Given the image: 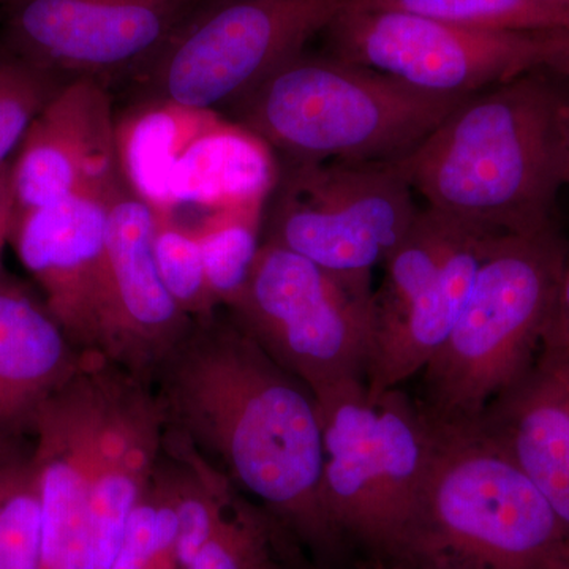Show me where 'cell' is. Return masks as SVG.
<instances>
[{"instance_id": "30bf717a", "label": "cell", "mask_w": 569, "mask_h": 569, "mask_svg": "<svg viewBox=\"0 0 569 569\" xmlns=\"http://www.w3.org/2000/svg\"><path fill=\"white\" fill-rule=\"evenodd\" d=\"M347 0H209L144 71L151 100L236 104L325 31Z\"/></svg>"}, {"instance_id": "603a6c76", "label": "cell", "mask_w": 569, "mask_h": 569, "mask_svg": "<svg viewBox=\"0 0 569 569\" xmlns=\"http://www.w3.org/2000/svg\"><path fill=\"white\" fill-rule=\"evenodd\" d=\"M347 6L407 11L477 31H569V3L561 0H351Z\"/></svg>"}, {"instance_id": "83f0119b", "label": "cell", "mask_w": 569, "mask_h": 569, "mask_svg": "<svg viewBox=\"0 0 569 569\" xmlns=\"http://www.w3.org/2000/svg\"><path fill=\"white\" fill-rule=\"evenodd\" d=\"M13 211V183H11V163L9 162L0 167V254H2L3 244L9 241Z\"/></svg>"}, {"instance_id": "e0dca14e", "label": "cell", "mask_w": 569, "mask_h": 569, "mask_svg": "<svg viewBox=\"0 0 569 569\" xmlns=\"http://www.w3.org/2000/svg\"><path fill=\"white\" fill-rule=\"evenodd\" d=\"M475 427L529 478L569 538V369L538 355Z\"/></svg>"}, {"instance_id": "3957f363", "label": "cell", "mask_w": 569, "mask_h": 569, "mask_svg": "<svg viewBox=\"0 0 569 569\" xmlns=\"http://www.w3.org/2000/svg\"><path fill=\"white\" fill-rule=\"evenodd\" d=\"M538 71L468 97L413 151L389 162L427 209L490 234L556 227L565 89Z\"/></svg>"}, {"instance_id": "5bb4252c", "label": "cell", "mask_w": 569, "mask_h": 569, "mask_svg": "<svg viewBox=\"0 0 569 569\" xmlns=\"http://www.w3.org/2000/svg\"><path fill=\"white\" fill-rule=\"evenodd\" d=\"M108 194H77L18 213L9 241L71 343L110 358Z\"/></svg>"}, {"instance_id": "cb8c5ba5", "label": "cell", "mask_w": 569, "mask_h": 569, "mask_svg": "<svg viewBox=\"0 0 569 569\" xmlns=\"http://www.w3.org/2000/svg\"><path fill=\"white\" fill-rule=\"evenodd\" d=\"M287 535L264 509L238 492L222 526L187 569H284L277 545Z\"/></svg>"}, {"instance_id": "277c9868", "label": "cell", "mask_w": 569, "mask_h": 569, "mask_svg": "<svg viewBox=\"0 0 569 569\" xmlns=\"http://www.w3.org/2000/svg\"><path fill=\"white\" fill-rule=\"evenodd\" d=\"M437 429L406 523L361 569H560L567 531L529 478L477 427Z\"/></svg>"}, {"instance_id": "2e32d148", "label": "cell", "mask_w": 569, "mask_h": 569, "mask_svg": "<svg viewBox=\"0 0 569 569\" xmlns=\"http://www.w3.org/2000/svg\"><path fill=\"white\" fill-rule=\"evenodd\" d=\"M151 206L119 183L108 194L111 361L152 381L168 353L193 326L160 279L153 258Z\"/></svg>"}, {"instance_id": "ba28073f", "label": "cell", "mask_w": 569, "mask_h": 569, "mask_svg": "<svg viewBox=\"0 0 569 569\" xmlns=\"http://www.w3.org/2000/svg\"><path fill=\"white\" fill-rule=\"evenodd\" d=\"M413 190L391 163L287 160L263 217V242L312 261L355 293L417 220Z\"/></svg>"}, {"instance_id": "1f68e13d", "label": "cell", "mask_w": 569, "mask_h": 569, "mask_svg": "<svg viewBox=\"0 0 569 569\" xmlns=\"http://www.w3.org/2000/svg\"><path fill=\"white\" fill-rule=\"evenodd\" d=\"M561 2H568L569 3V0H561Z\"/></svg>"}, {"instance_id": "d6986e66", "label": "cell", "mask_w": 569, "mask_h": 569, "mask_svg": "<svg viewBox=\"0 0 569 569\" xmlns=\"http://www.w3.org/2000/svg\"><path fill=\"white\" fill-rule=\"evenodd\" d=\"M272 149L252 132L211 112L176 160L168 181L171 211H219L266 203L279 176Z\"/></svg>"}, {"instance_id": "9a60e30c", "label": "cell", "mask_w": 569, "mask_h": 569, "mask_svg": "<svg viewBox=\"0 0 569 569\" xmlns=\"http://www.w3.org/2000/svg\"><path fill=\"white\" fill-rule=\"evenodd\" d=\"M121 182L110 93L96 78H71L33 119L11 163L13 217L77 194H108Z\"/></svg>"}, {"instance_id": "44dd1931", "label": "cell", "mask_w": 569, "mask_h": 569, "mask_svg": "<svg viewBox=\"0 0 569 569\" xmlns=\"http://www.w3.org/2000/svg\"><path fill=\"white\" fill-rule=\"evenodd\" d=\"M266 203L219 209L192 224L216 305L228 309L244 290L263 246Z\"/></svg>"}, {"instance_id": "d4e9b609", "label": "cell", "mask_w": 569, "mask_h": 569, "mask_svg": "<svg viewBox=\"0 0 569 569\" xmlns=\"http://www.w3.org/2000/svg\"><path fill=\"white\" fill-rule=\"evenodd\" d=\"M152 246L160 279L186 316L203 320L220 310L209 290L192 224L179 222L176 213H156Z\"/></svg>"}, {"instance_id": "7402d4cb", "label": "cell", "mask_w": 569, "mask_h": 569, "mask_svg": "<svg viewBox=\"0 0 569 569\" xmlns=\"http://www.w3.org/2000/svg\"><path fill=\"white\" fill-rule=\"evenodd\" d=\"M41 531L32 438L0 441V569H40Z\"/></svg>"}, {"instance_id": "484cf974", "label": "cell", "mask_w": 569, "mask_h": 569, "mask_svg": "<svg viewBox=\"0 0 569 569\" xmlns=\"http://www.w3.org/2000/svg\"><path fill=\"white\" fill-rule=\"evenodd\" d=\"M67 81L10 48L0 51V167L9 163L33 119Z\"/></svg>"}, {"instance_id": "7a4b0ae2", "label": "cell", "mask_w": 569, "mask_h": 569, "mask_svg": "<svg viewBox=\"0 0 569 569\" xmlns=\"http://www.w3.org/2000/svg\"><path fill=\"white\" fill-rule=\"evenodd\" d=\"M167 436L151 380L107 356L82 355L32 427L40 569L111 568Z\"/></svg>"}, {"instance_id": "d6a6232c", "label": "cell", "mask_w": 569, "mask_h": 569, "mask_svg": "<svg viewBox=\"0 0 569 569\" xmlns=\"http://www.w3.org/2000/svg\"><path fill=\"white\" fill-rule=\"evenodd\" d=\"M347 2H351V0H347Z\"/></svg>"}, {"instance_id": "6da1fadb", "label": "cell", "mask_w": 569, "mask_h": 569, "mask_svg": "<svg viewBox=\"0 0 569 569\" xmlns=\"http://www.w3.org/2000/svg\"><path fill=\"white\" fill-rule=\"evenodd\" d=\"M152 383L171 432L299 545L326 559L342 556L321 501L316 396L227 310L194 320Z\"/></svg>"}, {"instance_id": "ac0fdd59", "label": "cell", "mask_w": 569, "mask_h": 569, "mask_svg": "<svg viewBox=\"0 0 569 569\" xmlns=\"http://www.w3.org/2000/svg\"><path fill=\"white\" fill-rule=\"evenodd\" d=\"M82 351L0 264V441L31 437L41 408L70 380Z\"/></svg>"}, {"instance_id": "4dcf8cb0", "label": "cell", "mask_w": 569, "mask_h": 569, "mask_svg": "<svg viewBox=\"0 0 569 569\" xmlns=\"http://www.w3.org/2000/svg\"><path fill=\"white\" fill-rule=\"evenodd\" d=\"M560 569H569V549H568L567 556H565L563 561H561Z\"/></svg>"}, {"instance_id": "4316f807", "label": "cell", "mask_w": 569, "mask_h": 569, "mask_svg": "<svg viewBox=\"0 0 569 569\" xmlns=\"http://www.w3.org/2000/svg\"><path fill=\"white\" fill-rule=\"evenodd\" d=\"M538 355L569 369V263L553 296Z\"/></svg>"}, {"instance_id": "f1b7e54d", "label": "cell", "mask_w": 569, "mask_h": 569, "mask_svg": "<svg viewBox=\"0 0 569 569\" xmlns=\"http://www.w3.org/2000/svg\"><path fill=\"white\" fill-rule=\"evenodd\" d=\"M546 70L569 78V31L552 32V54Z\"/></svg>"}, {"instance_id": "8992f818", "label": "cell", "mask_w": 569, "mask_h": 569, "mask_svg": "<svg viewBox=\"0 0 569 569\" xmlns=\"http://www.w3.org/2000/svg\"><path fill=\"white\" fill-rule=\"evenodd\" d=\"M467 99L301 52L234 108L239 126L287 160L389 163L413 151Z\"/></svg>"}, {"instance_id": "4fadbf2b", "label": "cell", "mask_w": 569, "mask_h": 569, "mask_svg": "<svg viewBox=\"0 0 569 569\" xmlns=\"http://www.w3.org/2000/svg\"><path fill=\"white\" fill-rule=\"evenodd\" d=\"M209 0H0L7 47L63 80L148 69Z\"/></svg>"}, {"instance_id": "5b68a950", "label": "cell", "mask_w": 569, "mask_h": 569, "mask_svg": "<svg viewBox=\"0 0 569 569\" xmlns=\"http://www.w3.org/2000/svg\"><path fill=\"white\" fill-rule=\"evenodd\" d=\"M568 264L556 227L497 234L448 339L421 372L417 402L445 429H470L533 365Z\"/></svg>"}, {"instance_id": "ffe728a7", "label": "cell", "mask_w": 569, "mask_h": 569, "mask_svg": "<svg viewBox=\"0 0 569 569\" xmlns=\"http://www.w3.org/2000/svg\"><path fill=\"white\" fill-rule=\"evenodd\" d=\"M212 110L146 103L118 123V152L123 182L156 213H174L168 181L176 160Z\"/></svg>"}, {"instance_id": "9c48e42d", "label": "cell", "mask_w": 569, "mask_h": 569, "mask_svg": "<svg viewBox=\"0 0 569 569\" xmlns=\"http://www.w3.org/2000/svg\"><path fill=\"white\" fill-rule=\"evenodd\" d=\"M228 313L313 396L365 381L373 295L362 296L283 247L263 242Z\"/></svg>"}, {"instance_id": "8fae6325", "label": "cell", "mask_w": 569, "mask_h": 569, "mask_svg": "<svg viewBox=\"0 0 569 569\" xmlns=\"http://www.w3.org/2000/svg\"><path fill=\"white\" fill-rule=\"evenodd\" d=\"M493 236L419 209L373 291L369 392L400 388L429 365L455 328Z\"/></svg>"}, {"instance_id": "f546056e", "label": "cell", "mask_w": 569, "mask_h": 569, "mask_svg": "<svg viewBox=\"0 0 569 569\" xmlns=\"http://www.w3.org/2000/svg\"><path fill=\"white\" fill-rule=\"evenodd\" d=\"M561 134L565 149V186L569 183V91L565 89L560 110Z\"/></svg>"}, {"instance_id": "52a82bcc", "label": "cell", "mask_w": 569, "mask_h": 569, "mask_svg": "<svg viewBox=\"0 0 569 569\" xmlns=\"http://www.w3.org/2000/svg\"><path fill=\"white\" fill-rule=\"evenodd\" d=\"M323 432L321 501L342 542L383 557L425 482L438 429L400 388L372 395L365 381L316 396Z\"/></svg>"}, {"instance_id": "7c38bea8", "label": "cell", "mask_w": 569, "mask_h": 569, "mask_svg": "<svg viewBox=\"0 0 569 569\" xmlns=\"http://www.w3.org/2000/svg\"><path fill=\"white\" fill-rule=\"evenodd\" d=\"M336 58L418 91L471 97L546 70L552 32H489L422 14L343 7L329 22Z\"/></svg>"}]
</instances>
